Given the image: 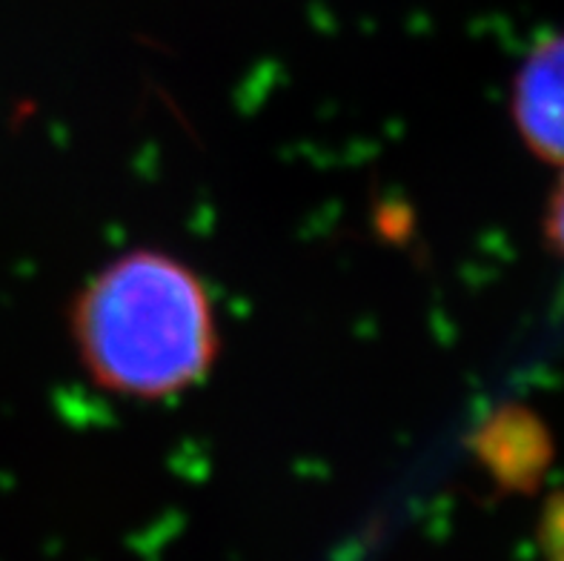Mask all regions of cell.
<instances>
[{"instance_id": "1", "label": "cell", "mask_w": 564, "mask_h": 561, "mask_svg": "<svg viewBox=\"0 0 564 561\" xmlns=\"http://www.w3.org/2000/svg\"><path fill=\"white\" fill-rule=\"evenodd\" d=\"M69 335L89 381L129 401L193 390L221 353L207 281L155 247L127 249L75 292Z\"/></svg>"}, {"instance_id": "2", "label": "cell", "mask_w": 564, "mask_h": 561, "mask_svg": "<svg viewBox=\"0 0 564 561\" xmlns=\"http://www.w3.org/2000/svg\"><path fill=\"white\" fill-rule=\"evenodd\" d=\"M510 115L533 155L564 166V32L539 41L519 66Z\"/></svg>"}, {"instance_id": "3", "label": "cell", "mask_w": 564, "mask_h": 561, "mask_svg": "<svg viewBox=\"0 0 564 561\" xmlns=\"http://www.w3.org/2000/svg\"><path fill=\"white\" fill-rule=\"evenodd\" d=\"M544 550L547 561H564V498L553 501L544 521Z\"/></svg>"}, {"instance_id": "4", "label": "cell", "mask_w": 564, "mask_h": 561, "mask_svg": "<svg viewBox=\"0 0 564 561\" xmlns=\"http://www.w3.org/2000/svg\"><path fill=\"white\" fill-rule=\"evenodd\" d=\"M544 229H547V241H551L553 249L564 258V175L558 179L556 190H553L551 206H547V218H544Z\"/></svg>"}]
</instances>
